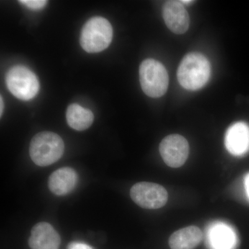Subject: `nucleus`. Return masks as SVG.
<instances>
[{
    "label": "nucleus",
    "instance_id": "f257e3e1",
    "mask_svg": "<svg viewBox=\"0 0 249 249\" xmlns=\"http://www.w3.org/2000/svg\"><path fill=\"white\" fill-rule=\"evenodd\" d=\"M211 74V65L205 55L193 52L185 55L178 70V79L185 89H200L207 83Z\"/></svg>",
    "mask_w": 249,
    "mask_h": 249
},
{
    "label": "nucleus",
    "instance_id": "f03ea898",
    "mask_svg": "<svg viewBox=\"0 0 249 249\" xmlns=\"http://www.w3.org/2000/svg\"><path fill=\"white\" fill-rule=\"evenodd\" d=\"M65 150L61 137L52 132L36 134L31 140L29 153L31 160L39 166L45 167L58 161Z\"/></svg>",
    "mask_w": 249,
    "mask_h": 249
},
{
    "label": "nucleus",
    "instance_id": "7ed1b4c3",
    "mask_svg": "<svg viewBox=\"0 0 249 249\" xmlns=\"http://www.w3.org/2000/svg\"><path fill=\"white\" fill-rule=\"evenodd\" d=\"M112 37L110 22L106 18L95 17L89 19L83 27L80 45L88 53H98L109 47Z\"/></svg>",
    "mask_w": 249,
    "mask_h": 249
},
{
    "label": "nucleus",
    "instance_id": "20e7f679",
    "mask_svg": "<svg viewBox=\"0 0 249 249\" xmlns=\"http://www.w3.org/2000/svg\"><path fill=\"white\" fill-rule=\"evenodd\" d=\"M139 78L142 91L150 97H161L168 90V71L160 62L154 59H146L141 64Z\"/></svg>",
    "mask_w": 249,
    "mask_h": 249
},
{
    "label": "nucleus",
    "instance_id": "39448f33",
    "mask_svg": "<svg viewBox=\"0 0 249 249\" xmlns=\"http://www.w3.org/2000/svg\"><path fill=\"white\" fill-rule=\"evenodd\" d=\"M6 81L10 92L22 101L32 99L40 89L35 73L22 65L12 67L6 75Z\"/></svg>",
    "mask_w": 249,
    "mask_h": 249
},
{
    "label": "nucleus",
    "instance_id": "423d86ee",
    "mask_svg": "<svg viewBox=\"0 0 249 249\" xmlns=\"http://www.w3.org/2000/svg\"><path fill=\"white\" fill-rule=\"evenodd\" d=\"M132 200L140 207L147 209H158L164 206L168 194L164 187L155 183L139 182L130 190Z\"/></svg>",
    "mask_w": 249,
    "mask_h": 249
},
{
    "label": "nucleus",
    "instance_id": "0eeeda50",
    "mask_svg": "<svg viewBox=\"0 0 249 249\" xmlns=\"http://www.w3.org/2000/svg\"><path fill=\"white\" fill-rule=\"evenodd\" d=\"M189 151L188 141L179 134L167 136L160 145V156L165 164L170 168L182 166L188 160Z\"/></svg>",
    "mask_w": 249,
    "mask_h": 249
},
{
    "label": "nucleus",
    "instance_id": "6e6552de",
    "mask_svg": "<svg viewBox=\"0 0 249 249\" xmlns=\"http://www.w3.org/2000/svg\"><path fill=\"white\" fill-rule=\"evenodd\" d=\"M163 17L174 34H184L189 28V15L181 1H167L163 5Z\"/></svg>",
    "mask_w": 249,
    "mask_h": 249
},
{
    "label": "nucleus",
    "instance_id": "1a4fd4ad",
    "mask_svg": "<svg viewBox=\"0 0 249 249\" xmlns=\"http://www.w3.org/2000/svg\"><path fill=\"white\" fill-rule=\"evenodd\" d=\"M60 242L58 232L47 222L38 223L34 226L29 240L31 249H59Z\"/></svg>",
    "mask_w": 249,
    "mask_h": 249
},
{
    "label": "nucleus",
    "instance_id": "9d476101",
    "mask_svg": "<svg viewBox=\"0 0 249 249\" xmlns=\"http://www.w3.org/2000/svg\"><path fill=\"white\" fill-rule=\"evenodd\" d=\"M225 145L232 155H245L249 150V126L244 122L232 124L227 129Z\"/></svg>",
    "mask_w": 249,
    "mask_h": 249
},
{
    "label": "nucleus",
    "instance_id": "9b49d317",
    "mask_svg": "<svg viewBox=\"0 0 249 249\" xmlns=\"http://www.w3.org/2000/svg\"><path fill=\"white\" fill-rule=\"evenodd\" d=\"M78 175L71 168L65 167L55 170L49 179V190L56 196H66L76 186Z\"/></svg>",
    "mask_w": 249,
    "mask_h": 249
},
{
    "label": "nucleus",
    "instance_id": "f8f14e48",
    "mask_svg": "<svg viewBox=\"0 0 249 249\" xmlns=\"http://www.w3.org/2000/svg\"><path fill=\"white\" fill-rule=\"evenodd\" d=\"M202 239L201 229L190 226L173 232L169 238V246L171 249H195Z\"/></svg>",
    "mask_w": 249,
    "mask_h": 249
},
{
    "label": "nucleus",
    "instance_id": "ddd939ff",
    "mask_svg": "<svg viewBox=\"0 0 249 249\" xmlns=\"http://www.w3.org/2000/svg\"><path fill=\"white\" fill-rule=\"evenodd\" d=\"M66 118L67 124L72 129L83 131L92 124L94 116L89 109L73 103L67 108Z\"/></svg>",
    "mask_w": 249,
    "mask_h": 249
},
{
    "label": "nucleus",
    "instance_id": "4468645a",
    "mask_svg": "<svg viewBox=\"0 0 249 249\" xmlns=\"http://www.w3.org/2000/svg\"><path fill=\"white\" fill-rule=\"evenodd\" d=\"M210 240L214 249H231L235 242V235L227 226L216 224L210 232Z\"/></svg>",
    "mask_w": 249,
    "mask_h": 249
},
{
    "label": "nucleus",
    "instance_id": "2eb2a0df",
    "mask_svg": "<svg viewBox=\"0 0 249 249\" xmlns=\"http://www.w3.org/2000/svg\"><path fill=\"white\" fill-rule=\"evenodd\" d=\"M19 2L27 6L29 9L39 10L42 9L44 6H45L47 1L45 0H21Z\"/></svg>",
    "mask_w": 249,
    "mask_h": 249
},
{
    "label": "nucleus",
    "instance_id": "dca6fc26",
    "mask_svg": "<svg viewBox=\"0 0 249 249\" xmlns=\"http://www.w3.org/2000/svg\"><path fill=\"white\" fill-rule=\"evenodd\" d=\"M68 249H93V248L83 242H73L69 245Z\"/></svg>",
    "mask_w": 249,
    "mask_h": 249
},
{
    "label": "nucleus",
    "instance_id": "f3484780",
    "mask_svg": "<svg viewBox=\"0 0 249 249\" xmlns=\"http://www.w3.org/2000/svg\"><path fill=\"white\" fill-rule=\"evenodd\" d=\"M245 183L246 191H247V196L249 197V173L246 176Z\"/></svg>",
    "mask_w": 249,
    "mask_h": 249
},
{
    "label": "nucleus",
    "instance_id": "a211bd4d",
    "mask_svg": "<svg viewBox=\"0 0 249 249\" xmlns=\"http://www.w3.org/2000/svg\"><path fill=\"white\" fill-rule=\"evenodd\" d=\"M3 109H4V103H3L2 96L0 98V115H2Z\"/></svg>",
    "mask_w": 249,
    "mask_h": 249
},
{
    "label": "nucleus",
    "instance_id": "6ab92c4d",
    "mask_svg": "<svg viewBox=\"0 0 249 249\" xmlns=\"http://www.w3.org/2000/svg\"><path fill=\"white\" fill-rule=\"evenodd\" d=\"M181 2L182 3V4H189V3L193 2V1H181Z\"/></svg>",
    "mask_w": 249,
    "mask_h": 249
}]
</instances>
